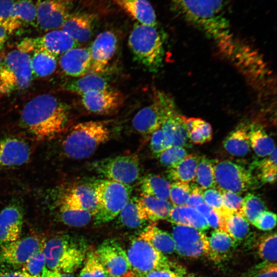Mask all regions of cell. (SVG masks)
<instances>
[{"label": "cell", "instance_id": "cell-24", "mask_svg": "<svg viewBox=\"0 0 277 277\" xmlns=\"http://www.w3.org/2000/svg\"><path fill=\"white\" fill-rule=\"evenodd\" d=\"M95 17L86 12L71 13L60 29L70 35L76 41L87 42L91 37Z\"/></svg>", "mask_w": 277, "mask_h": 277}, {"label": "cell", "instance_id": "cell-32", "mask_svg": "<svg viewBox=\"0 0 277 277\" xmlns=\"http://www.w3.org/2000/svg\"><path fill=\"white\" fill-rule=\"evenodd\" d=\"M209 251L208 256L214 261H220L228 256L236 242L226 232L215 229L208 238Z\"/></svg>", "mask_w": 277, "mask_h": 277}, {"label": "cell", "instance_id": "cell-61", "mask_svg": "<svg viewBox=\"0 0 277 277\" xmlns=\"http://www.w3.org/2000/svg\"><path fill=\"white\" fill-rule=\"evenodd\" d=\"M195 209L206 219L207 216L212 210V208L208 206L205 202H204L197 206L195 207Z\"/></svg>", "mask_w": 277, "mask_h": 277}, {"label": "cell", "instance_id": "cell-15", "mask_svg": "<svg viewBox=\"0 0 277 277\" xmlns=\"http://www.w3.org/2000/svg\"><path fill=\"white\" fill-rule=\"evenodd\" d=\"M73 0H38L35 4L36 23L46 31L60 29L68 17Z\"/></svg>", "mask_w": 277, "mask_h": 277}, {"label": "cell", "instance_id": "cell-3", "mask_svg": "<svg viewBox=\"0 0 277 277\" xmlns=\"http://www.w3.org/2000/svg\"><path fill=\"white\" fill-rule=\"evenodd\" d=\"M108 122L88 121L72 127L62 142L64 154L73 159H83L92 155L97 148L110 137Z\"/></svg>", "mask_w": 277, "mask_h": 277}, {"label": "cell", "instance_id": "cell-34", "mask_svg": "<svg viewBox=\"0 0 277 277\" xmlns=\"http://www.w3.org/2000/svg\"><path fill=\"white\" fill-rule=\"evenodd\" d=\"M171 184L166 179L159 175L148 174L140 182L142 194L153 196L161 199H169Z\"/></svg>", "mask_w": 277, "mask_h": 277}, {"label": "cell", "instance_id": "cell-16", "mask_svg": "<svg viewBox=\"0 0 277 277\" xmlns=\"http://www.w3.org/2000/svg\"><path fill=\"white\" fill-rule=\"evenodd\" d=\"M108 274L124 277L131 271L127 253L115 240H105L96 250Z\"/></svg>", "mask_w": 277, "mask_h": 277}, {"label": "cell", "instance_id": "cell-11", "mask_svg": "<svg viewBox=\"0 0 277 277\" xmlns=\"http://www.w3.org/2000/svg\"><path fill=\"white\" fill-rule=\"evenodd\" d=\"M126 253L131 271L137 277L168 265L163 253L140 237L132 241Z\"/></svg>", "mask_w": 277, "mask_h": 277}, {"label": "cell", "instance_id": "cell-49", "mask_svg": "<svg viewBox=\"0 0 277 277\" xmlns=\"http://www.w3.org/2000/svg\"><path fill=\"white\" fill-rule=\"evenodd\" d=\"M204 198L205 202L216 212L219 217L231 211L224 206L221 193L217 188L205 189L204 191Z\"/></svg>", "mask_w": 277, "mask_h": 277}, {"label": "cell", "instance_id": "cell-38", "mask_svg": "<svg viewBox=\"0 0 277 277\" xmlns=\"http://www.w3.org/2000/svg\"><path fill=\"white\" fill-rule=\"evenodd\" d=\"M58 207L60 220L70 227H84L94 217V215L88 211L72 209L61 204H59Z\"/></svg>", "mask_w": 277, "mask_h": 277}, {"label": "cell", "instance_id": "cell-33", "mask_svg": "<svg viewBox=\"0 0 277 277\" xmlns=\"http://www.w3.org/2000/svg\"><path fill=\"white\" fill-rule=\"evenodd\" d=\"M249 135L250 147L259 157L267 156L276 147L273 140L259 124H253L249 126Z\"/></svg>", "mask_w": 277, "mask_h": 277}, {"label": "cell", "instance_id": "cell-64", "mask_svg": "<svg viewBox=\"0 0 277 277\" xmlns=\"http://www.w3.org/2000/svg\"><path fill=\"white\" fill-rule=\"evenodd\" d=\"M107 277H120V276H114V275H109L108 274Z\"/></svg>", "mask_w": 277, "mask_h": 277}, {"label": "cell", "instance_id": "cell-35", "mask_svg": "<svg viewBox=\"0 0 277 277\" xmlns=\"http://www.w3.org/2000/svg\"><path fill=\"white\" fill-rule=\"evenodd\" d=\"M31 66L33 76H49L56 69V56L47 52L35 50L31 57Z\"/></svg>", "mask_w": 277, "mask_h": 277}, {"label": "cell", "instance_id": "cell-20", "mask_svg": "<svg viewBox=\"0 0 277 277\" xmlns=\"http://www.w3.org/2000/svg\"><path fill=\"white\" fill-rule=\"evenodd\" d=\"M30 155V147L24 140L8 137L0 141V170L22 165Z\"/></svg>", "mask_w": 277, "mask_h": 277}, {"label": "cell", "instance_id": "cell-50", "mask_svg": "<svg viewBox=\"0 0 277 277\" xmlns=\"http://www.w3.org/2000/svg\"><path fill=\"white\" fill-rule=\"evenodd\" d=\"M150 145L153 154L158 157L163 151L172 146V143L161 128H160L151 134L150 137Z\"/></svg>", "mask_w": 277, "mask_h": 277}, {"label": "cell", "instance_id": "cell-5", "mask_svg": "<svg viewBox=\"0 0 277 277\" xmlns=\"http://www.w3.org/2000/svg\"><path fill=\"white\" fill-rule=\"evenodd\" d=\"M128 44L134 59L150 72L161 67L164 55L162 34L157 26L135 23L129 34Z\"/></svg>", "mask_w": 277, "mask_h": 277}, {"label": "cell", "instance_id": "cell-40", "mask_svg": "<svg viewBox=\"0 0 277 277\" xmlns=\"http://www.w3.org/2000/svg\"><path fill=\"white\" fill-rule=\"evenodd\" d=\"M117 216L120 223L129 228H138L146 222L140 216L136 197H130Z\"/></svg>", "mask_w": 277, "mask_h": 277}, {"label": "cell", "instance_id": "cell-21", "mask_svg": "<svg viewBox=\"0 0 277 277\" xmlns=\"http://www.w3.org/2000/svg\"><path fill=\"white\" fill-rule=\"evenodd\" d=\"M23 212L17 204L8 205L0 212V247L20 238Z\"/></svg>", "mask_w": 277, "mask_h": 277}, {"label": "cell", "instance_id": "cell-10", "mask_svg": "<svg viewBox=\"0 0 277 277\" xmlns=\"http://www.w3.org/2000/svg\"><path fill=\"white\" fill-rule=\"evenodd\" d=\"M171 98L165 93L157 91L153 102L139 110L133 117L132 123L134 130L146 141L161 128Z\"/></svg>", "mask_w": 277, "mask_h": 277}, {"label": "cell", "instance_id": "cell-7", "mask_svg": "<svg viewBox=\"0 0 277 277\" xmlns=\"http://www.w3.org/2000/svg\"><path fill=\"white\" fill-rule=\"evenodd\" d=\"M30 53L17 48L4 57L0 65V92L9 94L27 88L32 80Z\"/></svg>", "mask_w": 277, "mask_h": 277}, {"label": "cell", "instance_id": "cell-53", "mask_svg": "<svg viewBox=\"0 0 277 277\" xmlns=\"http://www.w3.org/2000/svg\"><path fill=\"white\" fill-rule=\"evenodd\" d=\"M247 277H276V263L263 262L253 268Z\"/></svg>", "mask_w": 277, "mask_h": 277}, {"label": "cell", "instance_id": "cell-57", "mask_svg": "<svg viewBox=\"0 0 277 277\" xmlns=\"http://www.w3.org/2000/svg\"><path fill=\"white\" fill-rule=\"evenodd\" d=\"M0 277H34L21 269H0Z\"/></svg>", "mask_w": 277, "mask_h": 277}, {"label": "cell", "instance_id": "cell-9", "mask_svg": "<svg viewBox=\"0 0 277 277\" xmlns=\"http://www.w3.org/2000/svg\"><path fill=\"white\" fill-rule=\"evenodd\" d=\"M214 177L216 188L238 194L250 189L254 183L250 170L229 161L215 163Z\"/></svg>", "mask_w": 277, "mask_h": 277}, {"label": "cell", "instance_id": "cell-39", "mask_svg": "<svg viewBox=\"0 0 277 277\" xmlns=\"http://www.w3.org/2000/svg\"><path fill=\"white\" fill-rule=\"evenodd\" d=\"M215 162L205 156L200 158L195 180L199 186L204 190L215 187Z\"/></svg>", "mask_w": 277, "mask_h": 277}, {"label": "cell", "instance_id": "cell-46", "mask_svg": "<svg viewBox=\"0 0 277 277\" xmlns=\"http://www.w3.org/2000/svg\"><path fill=\"white\" fill-rule=\"evenodd\" d=\"M191 186L189 183L173 182L170 185L169 199L173 206H185L189 196Z\"/></svg>", "mask_w": 277, "mask_h": 277}, {"label": "cell", "instance_id": "cell-19", "mask_svg": "<svg viewBox=\"0 0 277 277\" xmlns=\"http://www.w3.org/2000/svg\"><path fill=\"white\" fill-rule=\"evenodd\" d=\"M186 117L179 111L172 98L168 104L166 114L161 127L171 142L172 145L190 147L192 145L187 130Z\"/></svg>", "mask_w": 277, "mask_h": 277}, {"label": "cell", "instance_id": "cell-13", "mask_svg": "<svg viewBox=\"0 0 277 277\" xmlns=\"http://www.w3.org/2000/svg\"><path fill=\"white\" fill-rule=\"evenodd\" d=\"M44 241L30 235L1 247L0 265L12 269L21 268L36 252L43 248Z\"/></svg>", "mask_w": 277, "mask_h": 277}, {"label": "cell", "instance_id": "cell-6", "mask_svg": "<svg viewBox=\"0 0 277 277\" xmlns=\"http://www.w3.org/2000/svg\"><path fill=\"white\" fill-rule=\"evenodd\" d=\"M96 196L97 206L93 217L95 225L110 222L118 215L131 197L130 185L102 179L91 183Z\"/></svg>", "mask_w": 277, "mask_h": 277}, {"label": "cell", "instance_id": "cell-18", "mask_svg": "<svg viewBox=\"0 0 277 277\" xmlns=\"http://www.w3.org/2000/svg\"><path fill=\"white\" fill-rule=\"evenodd\" d=\"M81 96L84 108L90 112L99 115L116 113L124 101L122 93L111 88L91 91Z\"/></svg>", "mask_w": 277, "mask_h": 277}, {"label": "cell", "instance_id": "cell-62", "mask_svg": "<svg viewBox=\"0 0 277 277\" xmlns=\"http://www.w3.org/2000/svg\"><path fill=\"white\" fill-rule=\"evenodd\" d=\"M8 32L5 28L0 26V50L4 46L8 37Z\"/></svg>", "mask_w": 277, "mask_h": 277}, {"label": "cell", "instance_id": "cell-44", "mask_svg": "<svg viewBox=\"0 0 277 277\" xmlns=\"http://www.w3.org/2000/svg\"><path fill=\"white\" fill-rule=\"evenodd\" d=\"M15 0H0V26L11 33L22 25L13 15L12 9Z\"/></svg>", "mask_w": 277, "mask_h": 277}, {"label": "cell", "instance_id": "cell-26", "mask_svg": "<svg viewBox=\"0 0 277 277\" xmlns=\"http://www.w3.org/2000/svg\"><path fill=\"white\" fill-rule=\"evenodd\" d=\"M137 23L147 26L157 25L155 11L147 0H113Z\"/></svg>", "mask_w": 277, "mask_h": 277}, {"label": "cell", "instance_id": "cell-60", "mask_svg": "<svg viewBox=\"0 0 277 277\" xmlns=\"http://www.w3.org/2000/svg\"><path fill=\"white\" fill-rule=\"evenodd\" d=\"M260 178L263 183H273L276 181V171L261 173Z\"/></svg>", "mask_w": 277, "mask_h": 277}, {"label": "cell", "instance_id": "cell-48", "mask_svg": "<svg viewBox=\"0 0 277 277\" xmlns=\"http://www.w3.org/2000/svg\"><path fill=\"white\" fill-rule=\"evenodd\" d=\"M187 155V152L185 148L172 145L157 157L163 166L169 168L178 163Z\"/></svg>", "mask_w": 277, "mask_h": 277}, {"label": "cell", "instance_id": "cell-29", "mask_svg": "<svg viewBox=\"0 0 277 277\" xmlns=\"http://www.w3.org/2000/svg\"><path fill=\"white\" fill-rule=\"evenodd\" d=\"M63 88L82 95L91 91L109 89L110 85L104 77L96 73H91L65 83Z\"/></svg>", "mask_w": 277, "mask_h": 277}, {"label": "cell", "instance_id": "cell-42", "mask_svg": "<svg viewBox=\"0 0 277 277\" xmlns=\"http://www.w3.org/2000/svg\"><path fill=\"white\" fill-rule=\"evenodd\" d=\"M12 13L22 25L23 23L31 24L36 22L35 4L31 0H15Z\"/></svg>", "mask_w": 277, "mask_h": 277}, {"label": "cell", "instance_id": "cell-55", "mask_svg": "<svg viewBox=\"0 0 277 277\" xmlns=\"http://www.w3.org/2000/svg\"><path fill=\"white\" fill-rule=\"evenodd\" d=\"M260 163L259 167L261 173L276 171V148Z\"/></svg>", "mask_w": 277, "mask_h": 277}, {"label": "cell", "instance_id": "cell-63", "mask_svg": "<svg viewBox=\"0 0 277 277\" xmlns=\"http://www.w3.org/2000/svg\"><path fill=\"white\" fill-rule=\"evenodd\" d=\"M4 56L2 53H0V65L3 61V60L4 58Z\"/></svg>", "mask_w": 277, "mask_h": 277}, {"label": "cell", "instance_id": "cell-45", "mask_svg": "<svg viewBox=\"0 0 277 277\" xmlns=\"http://www.w3.org/2000/svg\"><path fill=\"white\" fill-rule=\"evenodd\" d=\"M260 256L265 262L275 263L276 261V232L263 236L258 246Z\"/></svg>", "mask_w": 277, "mask_h": 277}, {"label": "cell", "instance_id": "cell-8", "mask_svg": "<svg viewBox=\"0 0 277 277\" xmlns=\"http://www.w3.org/2000/svg\"><path fill=\"white\" fill-rule=\"evenodd\" d=\"M90 169L106 179L130 185L138 178L140 160L134 154L117 155L92 162Z\"/></svg>", "mask_w": 277, "mask_h": 277}, {"label": "cell", "instance_id": "cell-31", "mask_svg": "<svg viewBox=\"0 0 277 277\" xmlns=\"http://www.w3.org/2000/svg\"><path fill=\"white\" fill-rule=\"evenodd\" d=\"M200 158L195 154H187L178 163L168 168V177L174 182H194Z\"/></svg>", "mask_w": 277, "mask_h": 277}, {"label": "cell", "instance_id": "cell-14", "mask_svg": "<svg viewBox=\"0 0 277 277\" xmlns=\"http://www.w3.org/2000/svg\"><path fill=\"white\" fill-rule=\"evenodd\" d=\"M172 236L175 250L180 255L190 258L208 255V238L202 231L189 226L174 225Z\"/></svg>", "mask_w": 277, "mask_h": 277}, {"label": "cell", "instance_id": "cell-12", "mask_svg": "<svg viewBox=\"0 0 277 277\" xmlns=\"http://www.w3.org/2000/svg\"><path fill=\"white\" fill-rule=\"evenodd\" d=\"M80 46V43L67 33L57 29L41 36L26 37L18 43L17 48L29 53L35 50L43 51L57 56Z\"/></svg>", "mask_w": 277, "mask_h": 277}, {"label": "cell", "instance_id": "cell-17", "mask_svg": "<svg viewBox=\"0 0 277 277\" xmlns=\"http://www.w3.org/2000/svg\"><path fill=\"white\" fill-rule=\"evenodd\" d=\"M117 37L114 32L106 30L99 33L91 44L90 71L92 73L105 72L113 56L117 46Z\"/></svg>", "mask_w": 277, "mask_h": 277}, {"label": "cell", "instance_id": "cell-59", "mask_svg": "<svg viewBox=\"0 0 277 277\" xmlns=\"http://www.w3.org/2000/svg\"><path fill=\"white\" fill-rule=\"evenodd\" d=\"M41 277H75L72 273H65L52 271L47 268L44 270Z\"/></svg>", "mask_w": 277, "mask_h": 277}, {"label": "cell", "instance_id": "cell-54", "mask_svg": "<svg viewBox=\"0 0 277 277\" xmlns=\"http://www.w3.org/2000/svg\"><path fill=\"white\" fill-rule=\"evenodd\" d=\"M204 202V189L197 185L192 186L186 205L195 208L197 206Z\"/></svg>", "mask_w": 277, "mask_h": 277}, {"label": "cell", "instance_id": "cell-27", "mask_svg": "<svg viewBox=\"0 0 277 277\" xmlns=\"http://www.w3.org/2000/svg\"><path fill=\"white\" fill-rule=\"evenodd\" d=\"M174 225L191 227L201 231L209 227L205 218L194 208L185 206H173L167 219Z\"/></svg>", "mask_w": 277, "mask_h": 277}, {"label": "cell", "instance_id": "cell-51", "mask_svg": "<svg viewBox=\"0 0 277 277\" xmlns=\"http://www.w3.org/2000/svg\"><path fill=\"white\" fill-rule=\"evenodd\" d=\"M217 189L221 193L223 205L225 207L234 213L241 215L243 198L239 194L232 191Z\"/></svg>", "mask_w": 277, "mask_h": 277}, {"label": "cell", "instance_id": "cell-47", "mask_svg": "<svg viewBox=\"0 0 277 277\" xmlns=\"http://www.w3.org/2000/svg\"><path fill=\"white\" fill-rule=\"evenodd\" d=\"M46 268L43 247L33 254L21 268L34 277H41Z\"/></svg>", "mask_w": 277, "mask_h": 277}, {"label": "cell", "instance_id": "cell-56", "mask_svg": "<svg viewBox=\"0 0 277 277\" xmlns=\"http://www.w3.org/2000/svg\"><path fill=\"white\" fill-rule=\"evenodd\" d=\"M142 277H180L170 269L169 265L155 269Z\"/></svg>", "mask_w": 277, "mask_h": 277}, {"label": "cell", "instance_id": "cell-1", "mask_svg": "<svg viewBox=\"0 0 277 277\" xmlns=\"http://www.w3.org/2000/svg\"><path fill=\"white\" fill-rule=\"evenodd\" d=\"M68 118V106L55 96L47 93L28 102L21 115L23 127L38 140L51 138L62 132Z\"/></svg>", "mask_w": 277, "mask_h": 277}, {"label": "cell", "instance_id": "cell-58", "mask_svg": "<svg viewBox=\"0 0 277 277\" xmlns=\"http://www.w3.org/2000/svg\"><path fill=\"white\" fill-rule=\"evenodd\" d=\"M206 220L209 227L220 229L219 217L213 209L206 218Z\"/></svg>", "mask_w": 277, "mask_h": 277}, {"label": "cell", "instance_id": "cell-28", "mask_svg": "<svg viewBox=\"0 0 277 277\" xmlns=\"http://www.w3.org/2000/svg\"><path fill=\"white\" fill-rule=\"evenodd\" d=\"M249 126L241 123L227 135L223 146L230 154L235 156L246 155L250 151Z\"/></svg>", "mask_w": 277, "mask_h": 277}, {"label": "cell", "instance_id": "cell-22", "mask_svg": "<svg viewBox=\"0 0 277 277\" xmlns=\"http://www.w3.org/2000/svg\"><path fill=\"white\" fill-rule=\"evenodd\" d=\"M59 204L72 209L88 211L94 216L97 200L95 191L90 183L69 188L63 195Z\"/></svg>", "mask_w": 277, "mask_h": 277}, {"label": "cell", "instance_id": "cell-36", "mask_svg": "<svg viewBox=\"0 0 277 277\" xmlns=\"http://www.w3.org/2000/svg\"><path fill=\"white\" fill-rule=\"evenodd\" d=\"M186 125L191 143L201 145L212 140V127L206 121L200 118H187Z\"/></svg>", "mask_w": 277, "mask_h": 277}, {"label": "cell", "instance_id": "cell-43", "mask_svg": "<svg viewBox=\"0 0 277 277\" xmlns=\"http://www.w3.org/2000/svg\"><path fill=\"white\" fill-rule=\"evenodd\" d=\"M107 275L96 250L88 252L79 277H107Z\"/></svg>", "mask_w": 277, "mask_h": 277}, {"label": "cell", "instance_id": "cell-41", "mask_svg": "<svg viewBox=\"0 0 277 277\" xmlns=\"http://www.w3.org/2000/svg\"><path fill=\"white\" fill-rule=\"evenodd\" d=\"M266 210V207L263 201L255 194L249 193L243 198L241 215L249 223L253 225L260 213Z\"/></svg>", "mask_w": 277, "mask_h": 277}, {"label": "cell", "instance_id": "cell-23", "mask_svg": "<svg viewBox=\"0 0 277 277\" xmlns=\"http://www.w3.org/2000/svg\"><path fill=\"white\" fill-rule=\"evenodd\" d=\"M59 64L63 72L70 76L78 77L86 75L90 68V54L89 48L76 47L62 54Z\"/></svg>", "mask_w": 277, "mask_h": 277}, {"label": "cell", "instance_id": "cell-30", "mask_svg": "<svg viewBox=\"0 0 277 277\" xmlns=\"http://www.w3.org/2000/svg\"><path fill=\"white\" fill-rule=\"evenodd\" d=\"M138 237L149 243L163 254L171 253L175 250L172 235L159 228L154 223L146 226Z\"/></svg>", "mask_w": 277, "mask_h": 277}, {"label": "cell", "instance_id": "cell-25", "mask_svg": "<svg viewBox=\"0 0 277 277\" xmlns=\"http://www.w3.org/2000/svg\"><path fill=\"white\" fill-rule=\"evenodd\" d=\"M172 208L168 200L142 194L137 197V209L141 218L153 223L167 219Z\"/></svg>", "mask_w": 277, "mask_h": 277}, {"label": "cell", "instance_id": "cell-37", "mask_svg": "<svg viewBox=\"0 0 277 277\" xmlns=\"http://www.w3.org/2000/svg\"><path fill=\"white\" fill-rule=\"evenodd\" d=\"M220 229L227 233L235 242L239 241L248 234L249 223L240 214L233 213L220 225Z\"/></svg>", "mask_w": 277, "mask_h": 277}, {"label": "cell", "instance_id": "cell-4", "mask_svg": "<svg viewBox=\"0 0 277 277\" xmlns=\"http://www.w3.org/2000/svg\"><path fill=\"white\" fill-rule=\"evenodd\" d=\"M46 267L50 270L72 273L85 261L87 250L79 240L67 234H58L44 241Z\"/></svg>", "mask_w": 277, "mask_h": 277}, {"label": "cell", "instance_id": "cell-52", "mask_svg": "<svg viewBox=\"0 0 277 277\" xmlns=\"http://www.w3.org/2000/svg\"><path fill=\"white\" fill-rule=\"evenodd\" d=\"M276 215L271 211L264 210L258 215L253 225L262 230H270L276 225Z\"/></svg>", "mask_w": 277, "mask_h": 277}, {"label": "cell", "instance_id": "cell-2", "mask_svg": "<svg viewBox=\"0 0 277 277\" xmlns=\"http://www.w3.org/2000/svg\"><path fill=\"white\" fill-rule=\"evenodd\" d=\"M172 3L183 18L216 41H231L225 0H172Z\"/></svg>", "mask_w": 277, "mask_h": 277}]
</instances>
